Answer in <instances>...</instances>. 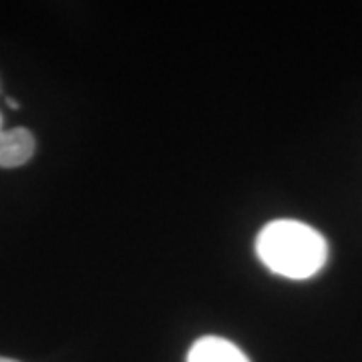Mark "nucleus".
I'll use <instances>...</instances> for the list:
<instances>
[{
  "label": "nucleus",
  "instance_id": "3",
  "mask_svg": "<svg viewBox=\"0 0 362 362\" xmlns=\"http://www.w3.org/2000/svg\"><path fill=\"white\" fill-rule=\"evenodd\" d=\"M187 362H250L246 354L238 349L235 344L218 337L199 338L195 342Z\"/></svg>",
  "mask_w": 362,
  "mask_h": 362
},
{
  "label": "nucleus",
  "instance_id": "4",
  "mask_svg": "<svg viewBox=\"0 0 362 362\" xmlns=\"http://www.w3.org/2000/svg\"><path fill=\"white\" fill-rule=\"evenodd\" d=\"M0 362H18V361H13V358H4V356H0Z\"/></svg>",
  "mask_w": 362,
  "mask_h": 362
},
{
  "label": "nucleus",
  "instance_id": "5",
  "mask_svg": "<svg viewBox=\"0 0 362 362\" xmlns=\"http://www.w3.org/2000/svg\"><path fill=\"white\" fill-rule=\"evenodd\" d=\"M0 131H2V113H0Z\"/></svg>",
  "mask_w": 362,
  "mask_h": 362
},
{
  "label": "nucleus",
  "instance_id": "2",
  "mask_svg": "<svg viewBox=\"0 0 362 362\" xmlns=\"http://www.w3.org/2000/svg\"><path fill=\"white\" fill-rule=\"evenodd\" d=\"M35 137L25 127L0 131V168L14 169L28 163L35 156Z\"/></svg>",
  "mask_w": 362,
  "mask_h": 362
},
{
  "label": "nucleus",
  "instance_id": "1",
  "mask_svg": "<svg viewBox=\"0 0 362 362\" xmlns=\"http://www.w3.org/2000/svg\"><path fill=\"white\" fill-rule=\"evenodd\" d=\"M256 252L274 274L306 280L322 270L328 246L322 233L310 226L294 220H278L259 232Z\"/></svg>",
  "mask_w": 362,
  "mask_h": 362
}]
</instances>
